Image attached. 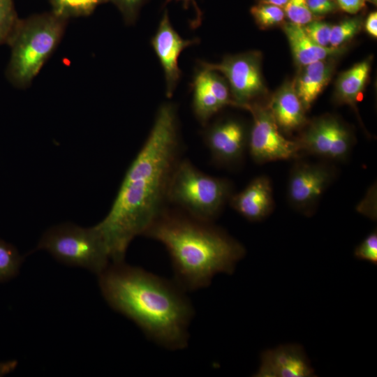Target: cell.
I'll return each mask as SVG.
<instances>
[{
  "label": "cell",
  "instance_id": "obj_1",
  "mask_svg": "<svg viewBox=\"0 0 377 377\" xmlns=\"http://www.w3.org/2000/svg\"><path fill=\"white\" fill-rule=\"evenodd\" d=\"M182 141L177 107L165 103L158 109L152 128L127 170L106 216L95 226L112 263L124 261L126 250L167 207L172 172L181 159Z\"/></svg>",
  "mask_w": 377,
  "mask_h": 377
},
{
  "label": "cell",
  "instance_id": "obj_2",
  "mask_svg": "<svg viewBox=\"0 0 377 377\" xmlns=\"http://www.w3.org/2000/svg\"><path fill=\"white\" fill-rule=\"evenodd\" d=\"M101 292L116 311L133 320L151 340L170 350L187 346L193 309L174 281L123 262L98 275Z\"/></svg>",
  "mask_w": 377,
  "mask_h": 377
},
{
  "label": "cell",
  "instance_id": "obj_3",
  "mask_svg": "<svg viewBox=\"0 0 377 377\" xmlns=\"http://www.w3.org/2000/svg\"><path fill=\"white\" fill-rule=\"evenodd\" d=\"M143 236L161 243L171 259L175 281L184 291L208 286L219 273L231 274L244 246L212 222L166 207Z\"/></svg>",
  "mask_w": 377,
  "mask_h": 377
},
{
  "label": "cell",
  "instance_id": "obj_4",
  "mask_svg": "<svg viewBox=\"0 0 377 377\" xmlns=\"http://www.w3.org/2000/svg\"><path fill=\"white\" fill-rule=\"evenodd\" d=\"M232 193L227 179L209 175L189 160L180 159L168 184L167 202L192 217L213 222Z\"/></svg>",
  "mask_w": 377,
  "mask_h": 377
},
{
  "label": "cell",
  "instance_id": "obj_5",
  "mask_svg": "<svg viewBox=\"0 0 377 377\" xmlns=\"http://www.w3.org/2000/svg\"><path fill=\"white\" fill-rule=\"evenodd\" d=\"M36 250L46 251L61 263L84 268L98 276L110 261L106 244L95 226L84 228L71 223L54 226L43 233Z\"/></svg>",
  "mask_w": 377,
  "mask_h": 377
},
{
  "label": "cell",
  "instance_id": "obj_6",
  "mask_svg": "<svg viewBox=\"0 0 377 377\" xmlns=\"http://www.w3.org/2000/svg\"><path fill=\"white\" fill-rule=\"evenodd\" d=\"M61 31V24L52 17L34 20L20 29L13 40L9 67L15 82L26 83L38 73Z\"/></svg>",
  "mask_w": 377,
  "mask_h": 377
},
{
  "label": "cell",
  "instance_id": "obj_7",
  "mask_svg": "<svg viewBox=\"0 0 377 377\" xmlns=\"http://www.w3.org/2000/svg\"><path fill=\"white\" fill-rule=\"evenodd\" d=\"M257 51L227 55L218 64L199 61L201 68L221 73L228 80L236 107L244 108L266 92Z\"/></svg>",
  "mask_w": 377,
  "mask_h": 377
},
{
  "label": "cell",
  "instance_id": "obj_8",
  "mask_svg": "<svg viewBox=\"0 0 377 377\" xmlns=\"http://www.w3.org/2000/svg\"><path fill=\"white\" fill-rule=\"evenodd\" d=\"M244 109L253 117L248 147L254 161L263 163L297 156L300 152L297 142L288 140L281 133L268 105L252 103Z\"/></svg>",
  "mask_w": 377,
  "mask_h": 377
},
{
  "label": "cell",
  "instance_id": "obj_9",
  "mask_svg": "<svg viewBox=\"0 0 377 377\" xmlns=\"http://www.w3.org/2000/svg\"><path fill=\"white\" fill-rule=\"evenodd\" d=\"M297 142L300 151L339 161L346 158L353 143L348 128L331 115L322 116L312 121Z\"/></svg>",
  "mask_w": 377,
  "mask_h": 377
},
{
  "label": "cell",
  "instance_id": "obj_10",
  "mask_svg": "<svg viewBox=\"0 0 377 377\" xmlns=\"http://www.w3.org/2000/svg\"><path fill=\"white\" fill-rule=\"evenodd\" d=\"M334 178V171L323 164L297 163L288 184V199L297 210L309 214Z\"/></svg>",
  "mask_w": 377,
  "mask_h": 377
},
{
  "label": "cell",
  "instance_id": "obj_11",
  "mask_svg": "<svg viewBox=\"0 0 377 377\" xmlns=\"http://www.w3.org/2000/svg\"><path fill=\"white\" fill-rule=\"evenodd\" d=\"M205 127L203 140L216 164L230 165L242 159L249 138L242 122L235 119H226Z\"/></svg>",
  "mask_w": 377,
  "mask_h": 377
},
{
  "label": "cell",
  "instance_id": "obj_12",
  "mask_svg": "<svg viewBox=\"0 0 377 377\" xmlns=\"http://www.w3.org/2000/svg\"><path fill=\"white\" fill-rule=\"evenodd\" d=\"M199 41L198 38L183 39L172 26L168 11L165 10L156 34L151 39V45L164 71L168 98L172 96L182 76L178 66L179 54L185 48Z\"/></svg>",
  "mask_w": 377,
  "mask_h": 377
},
{
  "label": "cell",
  "instance_id": "obj_13",
  "mask_svg": "<svg viewBox=\"0 0 377 377\" xmlns=\"http://www.w3.org/2000/svg\"><path fill=\"white\" fill-rule=\"evenodd\" d=\"M256 377L316 376L304 348L297 343L280 345L261 352Z\"/></svg>",
  "mask_w": 377,
  "mask_h": 377
},
{
  "label": "cell",
  "instance_id": "obj_14",
  "mask_svg": "<svg viewBox=\"0 0 377 377\" xmlns=\"http://www.w3.org/2000/svg\"><path fill=\"white\" fill-rule=\"evenodd\" d=\"M229 202L246 219L262 221L271 213L274 205L269 179L263 175L254 178L243 190L232 193Z\"/></svg>",
  "mask_w": 377,
  "mask_h": 377
},
{
  "label": "cell",
  "instance_id": "obj_15",
  "mask_svg": "<svg viewBox=\"0 0 377 377\" xmlns=\"http://www.w3.org/2000/svg\"><path fill=\"white\" fill-rule=\"evenodd\" d=\"M268 107L279 128L286 133L297 130L306 122V110L293 82L284 83L274 93Z\"/></svg>",
  "mask_w": 377,
  "mask_h": 377
},
{
  "label": "cell",
  "instance_id": "obj_16",
  "mask_svg": "<svg viewBox=\"0 0 377 377\" xmlns=\"http://www.w3.org/2000/svg\"><path fill=\"white\" fill-rule=\"evenodd\" d=\"M331 59L315 61L300 67L293 83L306 111L310 108L332 77L334 63Z\"/></svg>",
  "mask_w": 377,
  "mask_h": 377
},
{
  "label": "cell",
  "instance_id": "obj_17",
  "mask_svg": "<svg viewBox=\"0 0 377 377\" xmlns=\"http://www.w3.org/2000/svg\"><path fill=\"white\" fill-rule=\"evenodd\" d=\"M283 30L289 42L295 63L300 67L332 58L342 52V47H322L316 44L306 34L302 26L290 22L283 24Z\"/></svg>",
  "mask_w": 377,
  "mask_h": 377
},
{
  "label": "cell",
  "instance_id": "obj_18",
  "mask_svg": "<svg viewBox=\"0 0 377 377\" xmlns=\"http://www.w3.org/2000/svg\"><path fill=\"white\" fill-rule=\"evenodd\" d=\"M371 63L364 60L340 74L336 83L335 96L339 103L355 108L367 82Z\"/></svg>",
  "mask_w": 377,
  "mask_h": 377
},
{
  "label": "cell",
  "instance_id": "obj_19",
  "mask_svg": "<svg viewBox=\"0 0 377 377\" xmlns=\"http://www.w3.org/2000/svg\"><path fill=\"white\" fill-rule=\"evenodd\" d=\"M191 87L193 89V110L199 122L206 126L223 106L209 88L201 68L196 71Z\"/></svg>",
  "mask_w": 377,
  "mask_h": 377
},
{
  "label": "cell",
  "instance_id": "obj_20",
  "mask_svg": "<svg viewBox=\"0 0 377 377\" xmlns=\"http://www.w3.org/2000/svg\"><path fill=\"white\" fill-rule=\"evenodd\" d=\"M22 261L17 249L0 239V283L16 276Z\"/></svg>",
  "mask_w": 377,
  "mask_h": 377
},
{
  "label": "cell",
  "instance_id": "obj_21",
  "mask_svg": "<svg viewBox=\"0 0 377 377\" xmlns=\"http://www.w3.org/2000/svg\"><path fill=\"white\" fill-rule=\"evenodd\" d=\"M251 13L258 26L262 29L283 24L286 15L282 8L263 2L252 6Z\"/></svg>",
  "mask_w": 377,
  "mask_h": 377
},
{
  "label": "cell",
  "instance_id": "obj_22",
  "mask_svg": "<svg viewBox=\"0 0 377 377\" xmlns=\"http://www.w3.org/2000/svg\"><path fill=\"white\" fill-rule=\"evenodd\" d=\"M362 25L360 17L346 18L338 24L332 26L330 36V47L339 48L350 41L357 34Z\"/></svg>",
  "mask_w": 377,
  "mask_h": 377
},
{
  "label": "cell",
  "instance_id": "obj_23",
  "mask_svg": "<svg viewBox=\"0 0 377 377\" xmlns=\"http://www.w3.org/2000/svg\"><path fill=\"white\" fill-rule=\"evenodd\" d=\"M283 10L290 22L300 26H304L316 18L309 10L307 0H288Z\"/></svg>",
  "mask_w": 377,
  "mask_h": 377
},
{
  "label": "cell",
  "instance_id": "obj_24",
  "mask_svg": "<svg viewBox=\"0 0 377 377\" xmlns=\"http://www.w3.org/2000/svg\"><path fill=\"white\" fill-rule=\"evenodd\" d=\"M100 0H54L57 15L65 13H87L91 12Z\"/></svg>",
  "mask_w": 377,
  "mask_h": 377
},
{
  "label": "cell",
  "instance_id": "obj_25",
  "mask_svg": "<svg viewBox=\"0 0 377 377\" xmlns=\"http://www.w3.org/2000/svg\"><path fill=\"white\" fill-rule=\"evenodd\" d=\"M302 28L306 34L316 44L322 47H330V36L332 25L329 23L313 20Z\"/></svg>",
  "mask_w": 377,
  "mask_h": 377
},
{
  "label": "cell",
  "instance_id": "obj_26",
  "mask_svg": "<svg viewBox=\"0 0 377 377\" xmlns=\"http://www.w3.org/2000/svg\"><path fill=\"white\" fill-rule=\"evenodd\" d=\"M356 258L377 264V232L374 230L369 234L355 249Z\"/></svg>",
  "mask_w": 377,
  "mask_h": 377
},
{
  "label": "cell",
  "instance_id": "obj_27",
  "mask_svg": "<svg viewBox=\"0 0 377 377\" xmlns=\"http://www.w3.org/2000/svg\"><path fill=\"white\" fill-rule=\"evenodd\" d=\"M15 21L12 0H0V43L5 41L10 35Z\"/></svg>",
  "mask_w": 377,
  "mask_h": 377
},
{
  "label": "cell",
  "instance_id": "obj_28",
  "mask_svg": "<svg viewBox=\"0 0 377 377\" xmlns=\"http://www.w3.org/2000/svg\"><path fill=\"white\" fill-rule=\"evenodd\" d=\"M112 2L121 12L125 20L133 22L139 13L140 9L147 0H105Z\"/></svg>",
  "mask_w": 377,
  "mask_h": 377
},
{
  "label": "cell",
  "instance_id": "obj_29",
  "mask_svg": "<svg viewBox=\"0 0 377 377\" xmlns=\"http://www.w3.org/2000/svg\"><path fill=\"white\" fill-rule=\"evenodd\" d=\"M307 5L315 17L334 13L339 8L335 0H307Z\"/></svg>",
  "mask_w": 377,
  "mask_h": 377
},
{
  "label": "cell",
  "instance_id": "obj_30",
  "mask_svg": "<svg viewBox=\"0 0 377 377\" xmlns=\"http://www.w3.org/2000/svg\"><path fill=\"white\" fill-rule=\"evenodd\" d=\"M366 0H336V2L341 10L350 13L356 14L364 8Z\"/></svg>",
  "mask_w": 377,
  "mask_h": 377
},
{
  "label": "cell",
  "instance_id": "obj_31",
  "mask_svg": "<svg viewBox=\"0 0 377 377\" xmlns=\"http://www.w3.org/2000/svg\"><path fill=\"white\" fill-rule=\"evenodd\" d=\"M170 1L172 0H165L164 3V6L168 3ZM176 1H182L183 3V7L184 9H188L191 7V6H192L194 8L195 14H196V17L195 20L193 21V22L191 24V27L193 28H195L198 26H199L202 20V13L200 9L199 8V7L198 6L195 1V0H176Z\"/></svg>",
  "mask_w": 377,
  "mask_h": 377
},
{
  "label": "cell",
  "instance_id": "obj_32",
  "mask_svg": "<svg viewBox=\"0 0 377 377\" xmlns=\"http://www.w3.org/2000/svg\"><path fill=\"white\" fill-rule=\"evenodd\" d=\"M365 29L367 32L371 36L377 37V13L371 12L366 19Z\"/></svg>",
  "mask_w": 377,
  "mask_h": 377
},
{
  "label": "cell",
  "instance_id": "obj_33",
  "mask_svg": "<svg viewBox=\"0 0 377 377\" xmlns=\"http://www.w3.org/2000/svg\"><path fill=\"white\" fill-rule=\"evenodd\" d=\"M17 362L10 360L0 363V376H5L12 372L17 367Z\"/></svg>",
  "mask_w": 377,
  "mask_h": 377
},
{
  "label": "cell",
  "instance_id": "obj_34",
  "mask_svg": "<svg viewBox=\"0 0 377 377\" xmlns=\"http://www.w3.org/2000/svg\"><path fill=\"white\" fill-rule=\"evenodd\" d=\"M288 0H260V2L273 4L281 8H284Z\"/></svg>",
  "mask_w": 377,
  "mask_h": 377
},
{
  "label": "cell",
  "instance_id": "obj_35",
  "mask_svg": "<svg viewBox=\"0 0 377 377\" xmlns=\"http://www.w3.org/2000/svg\"><path fill=\"white\" fill-rule=\"evenodd\" d=\"M367 1H369L373 4L376 5L377 0H366Z\"/></svg>",
  "mask_w": 377,
  "mask_h": 377
}]
</instances>
